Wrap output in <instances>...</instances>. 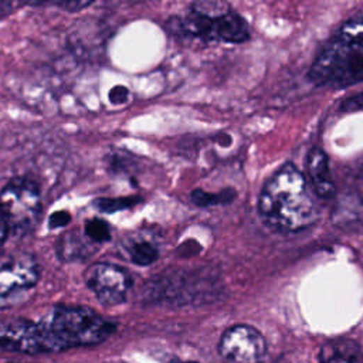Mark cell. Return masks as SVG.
I'll use <instances>...</instances> for the list:
<instances>
[{"mask_svg": "<svg viewBox=\"0 0 363 363\" xmlns=\"http://www.w3.org/2000/svg\"><path fill=\"white\" fill-rule=\"evenodd\" d=\"M318 199L309 180L292 163H286L265 182L258 197V213L278 233H299L319 220Z\"/></svg>", "mask_w": 363, "mask_h": 363, "instance_id": "6da1fadb", "label": "cell"}, {"mask_svg": "<svg viewBox=\"0 0 363 363\" xmlns=\"http://www.w3.org/2000/svg\"><path fill=\"white\" fill-rule=\"evenodd\" d=\"M308 79L319 88H345L363 81V11L349 17L315 57Z\"/></svg>", "mask_w": 363, "mask_h": 363, "instance_id": "7a4b0ae2", "label": "cell"}, {"mask_svg": "<svg viewBox=\"0 0 363 363\" xmlns=\"http://www.w3.org/2000/svg\"><path fill=\"white\" fill-rule=\"evenodd\" d=\"M166 28L173 34L204 41L238 44L250 38V27L245 18L221 1L193 3L186 16L166 21Z\"/></svg>", "mask_w": 363, "mask_h": 363, "instance_id": "3957f363", "label": "cell"}, {"mask_svg": "<svg viewBox=\"0 0 363 363\" xmlns=\"http://www.w3.org/2000/svg\"><path fill=\"white\" fill-rule=\"evenodd\" d=\"M44 320L58 352L99 345L116 330L113 322L86 306L58 305Z\"/></svg>", "mask_w": 363, "mask_h": 363, "instance_id": "277c9868", "label": "cell"}, {"mask_svg": "<svg viewBox=\"0 0 363 363\" xmlns=\"http://www.w3.org/2000/svg\"><path fill=\"white\" fill-rule=\"evenodd\" d=\"M0 211L9 234L30 231L41 213L37 184L27 177H17L9 182L0 191Z\"/></svg>", "mask_w": 363, "mask_h": 363, "instance_id": "5b68a950", "label": "cell"}, {"mask_svg": "<svg viewBox=\"0 0 363 363\" xmlns=\"http://www.w3.org/2000/svg\"><path fill=\"white\" fill-rule=\"evenodd\" d=\"M38 279L40 267L30 254H0V306L27 294Z\"/></svg>", "mask_w": 363, "mask_h": 363, "instance_id": "8992f818", "label": "cell"}, {"mask_svg": "<svg viewBox=\"0 0 363 363\" xmlns=\"http://www.w3.org/2000/svg\"><path fill=\"white\" fill-rule=\"evenodd\" d=\"M85 284L101 303L113 306L125 302L132 286V277L116 264L96 262L86 269Z\"/></svg>", "mask_w": 363, "mask_h": 363, "instance_id": "52a82bcc", "label": "cell"}, {"mask_svg": "<svg viewBox=\"0 0 363 363\" xmlns=\"http://www.w3.org/2000/svg\"><path fill=\"white\" fill-rule=\"evenodd\" d=\"M267 350L264 336L250 325L228 328L218 343L224 363H261Z\"/></svg>", "mask_w": 363, "mask_h": 363, "instance_id": "ba28073f", "label": "cell"}, {"mask_svg": "<svg viewBox=\"0 0 363 363\" xmlns=\"http://www.w3.org/2000/svg\"><path fill=\"white\" fill-rule=\"evenodd\" d=\"M306 173L309 183L319 199H332L336 187L329 170V159L326 153L315 146L308 152L306 156Z\"/></svg>", "mask_w": 363, "mask_h": 363, "instance_id": "9c48e42d", "label": "cell"}, {"mask_svg": "<svg viewBox=\"0 0 363 363\" xmlns=\"http://www.w3.org/2000/svg\"><path fill=\"white\" fill-rule=\"evenodd\" d=\"M319 363H363V353L356 340L337 337L322 346Z\"/></svg>", "mask_w": 363, "mask_h": 363, "instance_id": "30bf717a", "label": "cell"}, {"mask_svg": "<svg viewBox=\"0 0 363 363\" xmlns=\"http://www.w3.org/2000/svg\"><path fill=\"white\" fill-rule=\"evenodd\" d=\"M95 245L84 231L69 230L64 233L57 242V254L62 261H75L89 257Z\"/></svg>", "mask_w": 363, "mask_h": 363, "instance_id": "8fae6325", "label": "cell"}, {"mask_svg": "<svg viewBox=\"0 0 363 363\" xmlns=\"http://www.w3.org/2000/svg\"><path fill=\"white\" fill-rule=\"evenodd\" d=\"M123 248L129 259L139 267H147L159 258V248L156 242L153 238L143 234L129 237Z\"/></svg>", "mask_w": 363, "mask_h": 363, "instance_id": "7c38bea8", "label": "cell"}, {"mask_svg": "<svg viewBox=\"0 0 363 363\" xmlns=\"http://www.w3.org/2000/svg\"><path fill=\"white\" fill-rule=\"evenodd\" d=\"M84 233L94 244H102L111 238V227L102 218H91L84 225Z\"/></svg>", "mask_w": 363, "mask_h": 363, "instance_id": "4fadbf2b", "label": "cell"}, {"mask_svg": "<svg viewBox=\"0 0 363 363\" xmlns=\"http://www.w3.org/2000/svg\"><path fill=\"white\" fill-rule=\"evenodd\" d=\"M138 197H122V199H98L94 201V206L102 213H115L119 210L129 208L139 203Z\"/></svg>", "mask_w": 363, "mask_h": 363, "instance_id": "5bb4252c", "label": "cell"}, {"mask_svg": "<svg viewBox=\"0 0 363 363\" xmlns=\"http://www.w3.org/2000/svg\"><path fill=\"white\" fill-rule=\"evenodd\" d=\"M234 197V191H230V193H220V194H210V193H206L200 189L194 190L190 196L191 201L196 204V206H213V204H220V203H228L231 199Z\"/></svg>", "mask_w": 363, "mask_h": 363, "instance_id": "9a60e30c", "label": "cell"}, {"mask_svg": "<svg viewBox=\"0 0 363 363\" xmlns=\"http://www.w3.org/2000/svg\"><path fill=\"white\" fill-rule=\"evenodd\" d=\"M91 1H52V3H45V4H35V6H54V7H60L68 11H78L81 9H85L88 6H91Z\"/></svg>", "mask_w": 363, "mask_h": 363, "instance_id": "2e32d148", "label": "cell"}, {"mask_svg": "<svg viewBox=\"0 0 363 363\" xmlns=\"http://www.w3.org/2000/svg\"><path fill=\"white\" fill-rule=\"evenodd\" d=\"M339 108H340V111H345V112L346 111H360V109H363V92L343 99Z\"/></svg>", "mask_w": 363, "mask_h": 363, "instance_id": "e0dca14e", "label": "cell"}, {"mask_svg": "<svg viewBox=\"0 0 363 363\" xmlns=\"http://www.w3.org/2000/svg\"><path fill=\"white\" fill-rule=\"evenodd\" d=\"M69 221H71L69 213H67V211H55L50 217L48 225H50V228H60V227H65Z\"/></svg>", "mask_w": 363, "mask_h": 363, "instance_id": "ac0fdd59", "label": "cell"}, {"mask_svg": "<svg viewBox=\"0 0 363 363\" xmlns=\"http://www.w3.org/2000/svg\"><path fill=\"white\" fill-rule=\"evenodd\" d=\"M129 98V91L125 86H115L109 92V99L112 104H123Z\"/></svg>", "mask_w": 363, "mask_h": 363, "instance_id": "d6986e66", "label": "cell"}, {"mask_svg": "<svg viewBox=\"0 0 363 363\" xmlns=\"http://www.w3.org/2000/svg\"><path fill=\"white\" fill-rule=\"evenodd\" d=\"M20 6H24L23 3H6V1H0V17H4L6 14L14 11V9L20 7Z\"/></svg>", "mask_w": 363, "mask_h": 363, "instance_id": "ffe728a7", "label": "cell"}, {"mask_svg": "<svg viewBox=\"0 0 363 363\" xmlns=\"http://www.w3.org/2000/svg\"><path fill=\"white\" fill-rule=\"evenodd\" d=\"M9 235V230H7V225H6V221L3 218V214L0 211V245L4 242L6 237Z\"/></svg>", "mask_w": 363, "mask_h": 363, "instance_id": "44dd1931", "label": "cell"}, {"mask_svg": "<svg viewBox=\"0 0 363 363\" xmlns=\"http://www.w3.org/2000/svg\"><path fill=\"white\" fill-rule=\"evenodd\" d=\"M173 363H193V362H179V360H174Z\"/></svg>", "mask_w": 363, "mask_h": 363, "instance_id": "7402d4cb", "label": "cell"}, {"mask_svg": "<svg viewBox=\"0 0 363 363\" xmlns=\"http://www.w3.org/2000/svg\"><path fill=\"white\" fill-rule=\"evenodd\" d=\"M10 363H18V362H10Z\"/></svg>", "mask_w": 363, "mask_h": 363, "instance_id": "603a6c76", "label": "cell"}]
</instances>
